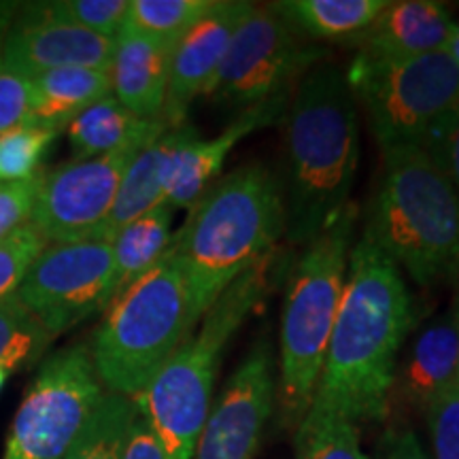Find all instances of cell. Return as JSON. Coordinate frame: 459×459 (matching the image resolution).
I'll use <instances>...</instances> for the list:
<instances>
[{
  "label": "cell",
  "mask_w": 459,
  "mask_h": 459,
  "mask_svg": "<svg viewBox=\"0 0 459 459\" xmlns=\"http://www.w3.org/2000/svg\"><path fill=\"white\" fill-rule=\"evenodd\" d=\"M428 156L445 172L459 194V105L436 122L421 141Z\"/></svg>",
  "instance_id": "cell-35"
},
{
  "label": "cell",
  "mask_w": 459,
  "mask_h": 459,
  "mask_svg": "<svg viewBox=\"0 0 459 459\" xmlns=\"http://www.w3.org/2000/svg\"><path fill=\"white\" fill-rule=\"evenodd\" d=\"M426 417L432 459H459V383L434 398Z\"/></svg>",
  "instance_id": "cell-33"
},
{
  "label": "cell",
  "mask_w": 459,
  "mask_h": 459,
  "mask_svg": "<svg viewBox=\"0 0 459 459\" xmlns=\"http://www.w3.org/2000/svg\"><path fill=\"white\" fill-rule=\"evenodd\" d=\"M7 378H9V372L4 368H0V392L4 389V383H7Z\"/></svg>",
  "instance_id": "cell-40"
},
{
  "label": "cell",
  "mask_w": 459,
  "mask_h": 459,
  "mask_svg": "<svg viewBox=\"0 0 459 459\" xmlns=\"http://www.w3.org/2000/svg\"><path fill=\"white\" fill-rule=\"evenodd\" d=\"M17 296L51 336L105 311L115 298L108 240L49 243L17 287Z\"/></svg>",
  "instance_id": "cell-11"
},
{
  "label": "cell",
  "mask_w": 459,
  "mask_h": 459,
  "mask_svg": "<svg viewBox=\"0 0 459 459\" xmlns=\"http://www.w3.org/2000/svg\"><path fill=\"white\" fill-rule=\"evenodd\" d=\"M254 3L247 0H215L213 7L196 26H192L172 49L169 91L162 119L169 128L187 122V111L198 96H206L234 32Z\"/></svg>",
  "instance_id": "cell-15"
},
{
  "label": "cell",
  "mask_w": 459,
  "mask_h": 459,
  "mask_svg": "<svg viewBox=\"0 0 459 459\" xmlns=\"http://www.w3.org/2000/svg\"><path fill=\"white\" fill-rule=\"evenodd\" d=\"M119 459H164L162 445L145 417L136 409L128 429H126Z\"/></svg>",
  "instance_id": "cell-36"
},
{
  "label": "cell",
  "mask_w": 459,
  "mask_h": 459,
  "mask_svg": "<svg viewBox=\"0 0 459 459\" xmlns=\"http://www.w3.org/2000/svg\"><path fill=\"white\" fill-rule=\"evenodd\" d=\"M387 4L389 0H281L271 7L304 39L353 41Z\"/></svg>",
  "instance_id": "cell-22"
},
{
  "label": "cell",
  "mask_w": 459,
  "mask_h": 459,
  "mask_svg": "<svg viewBox=\"0 0 459 459\" xmlns=\"http://www.w3.org/2000/svg\"><path fill=\"white\" fill-rule=\"evenodd\" d=\"M166 130L170 128L162 117L143 119L128 111L113 94L94 102L66 126L74 160L105 156L132 141L162 136Z\"/></svg>",
  "instance_id": "cell-20"
},
{
  "label": "cell",
  "mask_w": 459,
  "mask_h": 459,
  "mask_svg": "<svg viewBox=\"0 0 459 459\" xmlns=\"http://www.w3.org/2000/svg\"><path fill=\"white\" fill-rule=\"evenodd\" d=\"M395 383L402 400L423 412L445 389L459 383L457 330L451 308L417 332L400 370H395Z\"/></svg>",
  "instance_id": "cell-19"
},
{
  "label": "cell",
  "mask_w": 459,
  "mask_h": 459,
  "mask_svg": "<svg viewBox=\"0 0 459 459\" xmlns=\"http://www.w3.org/2000/svg\"><path fill=\"white\" fill-rule=\"evenodd\" d=\"M37 90L34 126L60 132L107 96L113 94L111 68H56L32 77Z\"/></svg>",
  "instance_id": "cell-21"
},
{
  "label": "cell",
  "mask_w": 459,
  "mask_h": 459,
  "mask_svg": "<svg viewBox=\"0 0 459 459\" xmlns=\"http://www.w3.org/2000/svg\"><path fill=\"white\" fill-rule=\"evenodd\" d=\"M175 45L122 28L111 65L113 96L143 119L162 117Z\"/></svg>",
  "instance_id": "cell-18"
},
{
  "label": "cell",
  "mask_w": 459,
  "mask_h": 459,
  "mask_svg": "<svg viewBox=\"0 0 459 459\" xmlns=\"http://www.w3.org/2000/svg\"><path fill=\"white\" fill-rule=\"evenodd\" d=\"M45 169L28 179L0 186V240L9 238L15 230L30 221Z\"/></svg>",
  "instance_id": "cell-34"
},
{
  "label": "cell",
  "mask_w": 459,
  "mask_h": 459,
  "mask_svg": "<svg viewBox=\"0 0 459 459\" xmlns=\"http://www.w3.org/2000/svg\"><path fill=\"white\" fill-rule=\"evenodd\" d=\"M415 324L404 274L364 230L349 255L324 370L304 417H336L358 428L385 419L398 355Z\"/></svg>",
  "instance_id": "cell-1"
},
{
  "label": "cell",
  "mask_w": 459,
  "mask_h": 459,
  "mask_svg": "<svg viewBox=\"0 0 459 459\" xmlns=\"http://www.w3.org/2000/svg\"><path fill=\"white\" fill-rule=\"evenodd\" d=\"M134 412V400L107 392L88 432L66 459H119L126 429Z\"/></svg>",
  "instance_id": "cell-27"
},
{
  "label": "cell",
  "mask_w": 459,
  "mask_h": 459,
  "mask_svg": "<svg viewBox=\"0 0 459 459\" xmlns=\"http://www.w3.org/2000/svg\"><path fill=\"white\" fill-rule=\"evenodd\" d=\"M37 90L32 77L15 71L0 60V134L34 126Z\"/></svg>",
  "instance_id": "cell-32"
},
{
  "label": "cell",
  "mask_w": 459,
  "mask_h": 459,
  "mask_svg": "<svg viewBox=\"0 0 459 459\" xmlns=\"http://www.w3.org/2000/svg\"><path fill=\"white\" fill-rule=\"evenodd\" d=\"M215 0H130L126 28L177 45L209 13Z\"/></svg>",
  "instance_id": "cell-26"
},
{
  "label": "cell",
  "mask_w": 459,
  "mask_h": 459,
  "mask_svg": "<svg viewBox=\"0 0 459 459\" xmlns=\"http://www.w3.org/2000/svg\"><path fill=\"white\" fill-rule=\"evenodd\" d=\"M51 341L54 336L28 311L17 291L0 298V368H30L43 358Z\"/></svg>",
  "instance_id": "cell-25"
},
{
  "label": "cell",
  "mask_w": 459,
  "mask_h": 459,
  "mask_svg": "<svg viewBox=\"0 0 459 459\" xmlns=\"http://www.w3.org/2000/svg\"><path fill=\"white\" fill-rule=\"evenodd\" d=\"M445 51L451 56V60L455 62L457 68H459V22H455V28H453L449 45H446Z\"/></svg>",
  "instance_id": "cell-38"
},
{
  "label": "cell",
  "mask_w": 459,
  "mask_h": 459,
  "mask_svg": "<svg viewBox=\"0 0 459 459\" xmlns=\"http://www.w3.org/2000/svg\"><path fill=\"white\" fill-rule=\"evenodd\" d=\"M287 245L304 247L351 204L359 166L358 102L341 68L321 62L285 111Z\"/></svg>",
  "instance_id": "cell-2"
},
{
  "label": "cell",
  "mask_w": 459,
  "mask_h": 459,
  "mask_svg": "<svg viewBox=\"0 0 459 459\" xmlns=\"http://www.w3.org/2000/svg\"><path fill=\"white\" fill-rule=\"evenodd\" d=\"M364 230L415 285H459V194L421 145L383 152Z\"/></svg>",
  "instance_id": "cell-4"
},
{
  "label": "cell",
  "mask_w": 459,
  "mask_h": 459,
  "mask_svg": "<svg viewBox=\"0 0 459 459\" xmlns=\"http://www.w3.org/2000/svg\"><path fill=\"white\" fill-rule=\"evenodd\" d=\"M153 139L132 141L117 152L45 170L30 221L48 243L94 240L111 215L119 183L132 160Z\"/></svg>",
  "instance_id": "cell-12"
},
{
  "label": "cell",
  "mask_w": 459,
  "mask_h": 459,
  "mask_svg": "<svg viewBox=\"0 0 459 459\" xmlns=\"http://www.w3.org/2000/svg\"><path fill=\"white\" fill-rule=\"evenodd\" d=\"M268 281V262L238 277L200 319L152 383L132 398L162 445L164 459H194L206 417L213 406V387L232 336L257 304Z\"/></svg>",
  "instance_id": "cell-5"
},
{
  "label": "cell",
  "mask_w": 459,
  "mask_h": 459,
  "mask_svg": "<svg viewBox=\"0 0 459 459\" xmlns=\"http://www.w3.org/2000/svg\"><path fill=\"white\" fill-rule=\"evenodd\" d=\"M48 245V238L32 221L15 230L9 238L0 240V298L20 287L28 268Z\"/></svg>",
  "instance_id": "cell-31"
},
{
  "label": "cell",
  "mask_w": 459,
  "mask_h": 459,
  "mask_svg": "<svg viewBox=\"0 0 459 459\" xmlns=\"http://www.w3.org/2000/svg\"><path fill=\"white\" fill-rule=\"evenodd\" d=\"M290 100L291 96H283L238 113L234 122L211 139H200L198 128L187 122L172 128V145L162 170L166 204L170 209H192L206 189L220 179L232 149L251 132L281 122Z\"/></svg>",
  "instance_id": "cell-14"
},
{
  "label": "cell",
  "mask_w": 459,
  "mask_h": 459,
  "mask_svg": "<svg viewBox=\"0 0 459 459\" xmlns=\"http://www.w3.org/2000/svg\"><path fill=\"white\" fill-rule=\"evenodd\" d=\"M115 39L48 20L22 22L0 39V60L37 77L56 68H111Z\"/></svg>",
  "instance_id": "cell-16"
},
{
  "label": "cell",
  "mask_w": 459,
  "mask_h": 459,
  "mask_svg": "<svg viewBox=\"0 0 459 459\" xmlns=\"http://www.w3.org/2000/svg\"><path fill=\"white\" fill-rule=\"evenodd\" d=\"M296 459H368L361 451L359 428L336 417H304L298 423Z\"/></svg>",
  "instance_id": "cell-28"
},
{
  "label": "cell",
  "mask_w": 459,
  "mask_h": 459,
  "mask_svg": "<svg viewBox=\"0 0 459 459\" xmlns=\"http://www.w3.org/2000/svg\"><path fill=\"white\" fill-rule=\"evenodd\" d=\"M277 400L274 355L255 342L211 406L194 459H254Z\"/></svg>",
  "instance_id": "cell-13"
},
{
  "label": "cell",
  "mask_w": 459,
  "mask_h": 459,
  "mask_svg": "<svg viewBox=\"0 0 459 459\" xmlns=\"http://www.w3.org/2000/svg\"><path fill=\"white\" fill-rule=\"evenodd\" d=\"M451 315H453V321H455V330H457V349H459V285H457L455 298H453Z\"/></svg>",
  "instance_id": "cell-39"
},
{
  "label": "cell",
  "mask_w": 459,
  "mask_h": 459,
  "mask_svg": "<svg viewBox=\"0 0 459 459\" xmlns=\"http://www.w3.org/2000/svg\"><path fill=\"white\" fill-rule=\"evenodd\" d=\"M344 77L381 152L421 145L428 130L459 105V68L446 51L406 60L358 51Z\"/></svg>",
  "instance_id": "cell-8"
},
{
  "label": "cell",
  "mask_w": 459,
  "mask_h": 459,
  "mask_svg": "<svg viewBox=\"0 0 459 459\" xmlns=\"http://www.w3.org/2000/svg\"><path fill=\"white\" fill-rule=\"evenodd\" d=\"M455 28L451 11L434 0H398L381 11L351 45L361 54L406 60L445 51Z\"/></svg>",
  "instance_id": "cell-17"
},
{
  "label": "cell",
  "mask_w": 459,
  "mask_h": 459,
  "mask_svg": "<svg viewBox=\"0 0 459 459\" xmlns=\"http://www.w3.org/2000/svg\"><path fill=\"white\" fill-rule=\"evenodd\" d=\"M172 238V209L166 203L136 217L115 234L111 240L115 298L162 262V257L170 251Z\"/></svg>",
  "instance_id": "cell-24"
},
{
  "label": "cell",
  "mask_w": 459,
  "mask_h": 459,
  "mask_svg": "<svg viewBox=\"0 0 459 459\" xmlns=\"http://www.w3.org/2000/svg\"><path fill=\"white\" fill-rule=\"evenodd\" d=\"M60 132L41 126H22V128L0 134V186L15 183L37 175L43 169V158L54 145Z\"/></svg>",
  "instance_id": "cell-30"
},
{
  "label": "cell",
  "mask_w": 459,
  "mask_h": 459,
  "mask_svg": "<svg viewBox=\"0 0 459 459\" xmlns=\"http://www.w3.org/2000/svg\"><path fill=\"white\" fill-rule=\"evenodd\" d=\"M328 56V48L308 43L271 4H254L234 32L206 99L237 113L249 111L294 94L304 74Z\"/></svg>",
  "instance_id": "cell-10"
},
{
  "label": "cell",
  "mask_w": 459,
  "mask_h": 459,
  "mask_svg": "<svg viewBox=\"0 0 459 459\" xmlns=\"http://www.w3.org/2000/svg\"><path fill=\"white\" fill-rule=\"evenodd\" d=\"M130 0H54L34 7L41 20L82 28V30L117 39L128 17Z\"/></svg>",
  "instance_id": "cell-29"
},
{
  "label": "cell",
  "mask_w": 459,
  "mask_h": 459,
  "mask_svg": "<svg viewBox=\"0 0 459 459\" xmlns=\"http://www.w3.org/2000/svg\"><path fill=\"white\" fill-rule=\"evenodd\" d=\"M381 459H429L423 451L421 440L412 429H402L387 438Z\"/></svg>",
  "instance_id": "cell-37"
},
{
  "label": "cell",
  "mask_w": 459,
  "mask_h": 459,
  "mask_svg": "<svg viewBox=\"0 0 459 459\" xmlns=\"http://www.w3.org/2000/svg\"><path fill=\"white\" fill-rule=\"evenodd\" d=\"M196 325L186 273L170 249L105 308L90 347L102 387L136 398Z\"/></svg>",
  "instance_id": "cell-7"
},
{
  "label": "cell",
  "mask_w": 459,
  "mask_h": 459,
  "mask_svg": "<svg viewBox=\"0 0 459 459\" xmlns=\"http://www.w3.org/2000/svg\"><path fill=\"white\" fill-rule=\"evenodd\" d=\"M172 145V128L166 130L160 139L143 147L136 158L132 160L124 172V179L119 183L117 196L111 209V215L94 240H108L111 243L115 234L136 217L145 215L147 211L164 204V183L162 170L164 160L169 156Z\"/></svg>",
  "instance_id": "cell-23"
},
{
  "label": "cell",
  "mask_w": 459,
  "mask_h": 459,
  "mask_svg": "<svg viewBox=\"0 0 459 459\" xmlns=\"http://www.w3.org/2000/svg\"><path fill=\"white\" fill-rule=\"evenodd\" d=\"M105 395L90 347L73 344L54 353L43 361L15 412L3 459H66Z\"/></svg>",
  "instance_id": "cell-9"
},
{
  "label": "cell",
  "mask_w": 459,
  "mask_h": 459,
  "mask_svg": "<svg viewBox=\"0 0 459 459\" xmlns=\"http://www.w3.org/2000/svg\"><path fill=\"white\" fill-rule=\"evenodd\" d=\"M359 211L353 203L302 247L287 279L281 311L277 400L283 417L300 423L317 392L341 308Z\"/></svg>",
  "instance_id": "cell-6"
},
{
  "label": "cell",
  "mask_w": 459,
  "mask_h": 459,
  "mask_svg": "<svg viewBox=\"0 0 459 459\" xmlns=\"http://www.w3.org/2000/svg\"><path fill=\"white\" fill-rule=\"evenodd\" d=\"M281 237L283 186L268 166H237L206 189L170 247L186 273L198 324L234 281L268 262Z\"/></svg>",
  "instance_id": "cell-3"
}]
</instances>
